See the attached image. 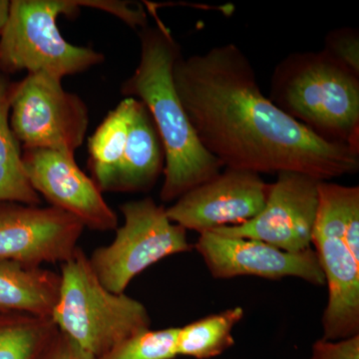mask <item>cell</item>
I'll list each match as a JSON object with an SVG mask.
<instances>
[{
    "label": "cell",
    "instance_id": "1",
    "mask_svg": "<svg viewBox=\"0 0 359 359\" xmlns=\"http://www.w3.org/2000/svg\"><path fill=\"white\" fill-rule=\"evenodd\" d=\"M174 81L201 143L226 168L320 181L358 172L359 150L320 138L271 102L236 44L182 55Z\"/></svg>",
    "mask_w": 359,
    "mask_h": 359
},
{
    "label": "cell",
    "instance_id": "2",
    "mask_svg": "<svg viewBox=\"0 0 359 359\" xmlns=\"http://www.w3.org/2000/svg\"><path fill=\"white\" fill-rule=\"evenodd\" d=\"M156 25L139 32V65L122 84L121 93L147 107L164 146V183L160 197L173 202L215 178L224 165L201 143L174 81V67L182 56L171 30L155 15Z\"/></svg>",
    "mask_w": 359,
    "mask_h": 359
},
{
    "label": "cell",
    "instance_id": "3",
    "mask_svg": "<svg viewBox=\"0 0 359 359\" xmlns=\"http://www.w3.org/2000/svg\"><path fill=\"white\" fill-rule=\"evenodd\" d=\"M269 99L320 138L359 150V75L327 52H294L280 61Z\"/></svg>",
    "mask_w": 359,
    "mask_h": 359
},
{
    "label": "cell",
    "instance_id": "4",
    "mask_svg": "<svg viewBox=\"0 0 359 359\" xmlns=\"http://www.w3.org/2000/svg\"><path fill=\"white\" fill-rule=\"evenodd\" d=\"M59 275L60 287L51 320L90 358H100L150 328L146 306L129 295L106 289L80 248L61 264Z\"/></svg>",
    "mask_w": 359,
    "mask_h": 359
},
{
    "label": "cell",
    "instance_id": "5",
    "mask_svg": "<svg viewBox=\"0 0 359 359\" xmlns=\"http://www.w3.org/2000/svg\"><path fill=\"white\" fill-rule=\"evenodd\" d=\"M82 1L13 0L0 35V65L8 71L43 73L62 80L104 61L102 54L63 39L57 26L61 14L74 15Z\"/></svg>",
    "mask_w": 359,
    "mask_h": 359
},
{
    "label": "cell",
    "instance_id": "6",
    "mask_svg": "<svg viewBox=\"0 0 359 359\" xmlns=\"http://www.w3.org/2000/svg\"><path fill=\"white\" fill-rule=\"evenodd\" d=\"M359 195L358 186L321 181L318 215L311 244L327 285L323 314V339L341 340L359 334V259L344 240L349 205Z\"/></svg>",
    "mask_w": 359,
    "mask_h": 359
},
{
    "label": "cell",
    "instance_id": "7",
    "mask_svg": "<svg viewBox=\"0 0 359 359\" xmlns=\"http://www.w3.org/2000/svg\"><path fill=\"white\" fill-rule=\"evenodd\" d=\"M120 210L124 224L116 230L114 241L88 257L98 280L114 294H124L133 278L152 264L193 249L185 229L151 198L125 203Z\"/></svg>",
    "mask_w": 359,
    "mask_h": 359
},
{
    "label": "cell",
    "instance_id": "8",
    "mask_svg": "<svg viewBox=\"0 0 359 359\" xmlns=\"http://www.w3.org/2000/svg\"><path fill=\"white\" fill-rule=\"evenodd\" d=\"M9 121L25 148L47 149L74 155L89 124L86 104L66 91L61 80L43 73L27 74L13 84Z\"/></svg>",
    "mask_w": 359,
    "mask_h": 359
},
{
    "label": "cell",
    "instance_id": "9",
    "mask_svg": "<svg viewBox=\"0 0 359 359\" xmlns=\"http://www.w3.org/2000/svg\"><path fill=\"white\" fill-rule=\"evenodd\" d=\"M320 180L297 172L278 174L264 209L238 226L211 231L226 237L252 238L285 252L311 249L320 200Z\"/></svg>",
    "mask_w": 359,
    "mask_h": 359
},
{
    "label": "cell",
    "instance_id": "10",
    "mask_svg": "<svg viewBox=\"0 0 359 359\" xmlns=\"http://www.w3.org/2000/svg\"><path fill=\"white\" fill-rule=\"evenodd\" d=\"M269 186L261 175L226 168L215 178L196 187L166 209L173 223L199 233L238 226L261 212Z\"/></svg>",
    "mask_w": 359,
    "mask_h": 359
},
{
    "label": "cell",
    "instance_id": "11",
    "mask_svg": "<svg viewBox=\"0 0 359 359\" xmlns=\"http://www.w3.org/2000/svg\"><path fill=\"white\" fill-rule=\"evenodd\" d=\"M84 228L51 205L0 203V261L33 266L65 263L76 250Z\"/></svg>",
    "mask_w": 359,
    "mask_h": 359
},
{
    "label": "cell",
    "instance_id": "12",
    "mask_svg": "<svg viewBox=\"0 0 359 359\" xmlns=\"http://www.w3.org/2000/svg\"><path fill=\"white\" fill-rule=\"evenodd\" d=\"M196 250L216 278L242 276L266 280L301 278L311 285H325V276L313 249L285 252L252 238L226 237L214 231L200 233Z\"/></svg>",
    "mask_w": 359,
    "mask_h": 359
},
{
    "label": "cell",
    "instance_id": "13",
    "mask_svg": "<svg viewBox=\"0 0 359 359\" xmlns=\"http://www.w3.org/2000/svg\"><path fill=\"white\" fill-rule=\"evenodd\" d=\"M22 157L33 189L51 207L74 217L85 228L103 231L117 229V215L93 179L78 167L74 155L30 149Z\"/></svg>",
    "mask_w": 359,
    "mask_h": 359
},
{
    "label": "cell",
    "instance_id": "14",
    "mask_svg": "<svg viewBox=\"0 0 359 359\" xmlns=\"http://www.w3.org/2000/svg\"><path fill=\"white\" fill-rule=\"evenodd\" d=\"M164 146L150 113L135 99L128 137L109 192H148L164 173Z\"/></svg>",
    "mask_w": 359,
    "mask_h": 359
},
{
    "label": "cell",
    "instance_id": "15",
    "mask_svg": "<svg viewBox=\"0 0 359 359\" xmlns=\"http://www.w3.org/2000/svg\"><path fill=\"white\" fill-rule=\"evenodd\" d=\"M59 287V273L42 266L0 261V313L51 318Z\"/></svg>",
    "mask_w": 359,
    "mask_h": 359
},
{
    "label": "cell",
    "instance_id": "16",
    "mask_svg": "<svg viewBox=\"0 0 359 359\" xmlns=\"http://www.w3.org/2000/svg\"><path fill=\"white\" fill-rule=\"evenodd\" d=\"M13 88L0 75V203L39 205L40 196L27 178L20 143L9 121Z\"/></svg>",
    "mask_w": 359,
    "mask_h": 359
},
{
    "label": "cell",
    "instance_id": "17",
    "mask_svg": "<svg viewBox=\"0 0 359 359\" xmlns=\"http://www.w3.org/2000/svg\"><path fill=\"white\" fill-rule=\"evenodd\" d=\"M135 98L126 97L108 113L89 138V169L101 192H109L121 160L131 121Z\"/></svg>",
    "mask_w": 359,
    "mask_h": 359
},
{
    "label": "cell",
    "instance_id": "18",
    "mask_svg": "<svg viewBox=\"0 0 359 359\" xmlns=\"http://www.w3.org/2000/svg\"><path fill=\"white\" fill-rule=\"evenodd\" d=\"M244 314L243 308L236 306L179 327V355L196 359L219 356L235 344L231 332Z\"/></svg>",
    "mask_w": 359,
    "mask_h": 359
},
{
    "label": "cell",
    "instance_id": "19",
    "mask_svg": "<svg viewBox=\"0 0 359 359\" xmlns=\"http://www.w3.org/2000/svg\"><path fill=\"white\" fill-rule=\"evenodd\" d=\"M57 332L51 318L26 313L0 316V359H39Z\"/></svg>",
    "mask_w": 359,
    "mask_h": 359
},
{
    "label": "cell",
    "instance_id": "20",
    "mask_svg": "<svg viewBox=\"0 0 359 359\" xmlns=\"http://www.w3.org/2000/svg\"><path fill=\"white\" fill-rule=\"evenodd\" d=\"M179 327L151 328L125 339L96 359H175L178 354Z\"/></svg>",
    "mask_w": 359,
    "mask_h": 359
},
{
    "label": "cell",
    "instance_id": "21",
    "mask_svg": "<svg viewBox=\"0 0 359 359\" xmlns=\"http://www.w3.org/2000/svg\"><path fill=\"white\" fill-rule=\"evenodd\" d=\"M328 55L359 75V34L354 28L341 27L332 30L325 40Z\"/></svg>",
    "mask_w": 359,
    "mask_h": 359
},
{
    "label": "cell",
    "instance_id": "22",
    "mask_svg": "<svg viewBox=\"0 0 359 359\" xmlns=\"http://www.w3.org/2000/svg\"><path fill=\"white\" fill-rule=\"evenodd\" d=\"M311 359H359V334L341 340H318Z\"/></svg>",
    "mask_w": 359,
    "mask_h": 359
},
{
    "label": "cell",
    "instance_id": "23",
    "mask_svg": "<svg viewBox=\"0 0 359 359\" xmlns=\"http://www.w3.org/2000/svg\"><path fill=\"white\" fill-rule=\"evenodd\" d=\"M39 359H91L65 334L57 332Z\"/></svg>",
    "mask_w": 359,
    "mask_h": 359
},
{
    "label": "cell",
    "instance_id": "24",
    "mask_svg": "<svg viewBox=\"0 0 359 359\" xmlns=\"http://www.w3.org/2000/svg\"><path fill=\"white\" fill-rule=\"evenodd\" d=\"M11 1L0 0V35L4 32L11 13Z\"/></svg>",
    "mask_w": 359,
    "mask_h": 359
}]
</instances>
